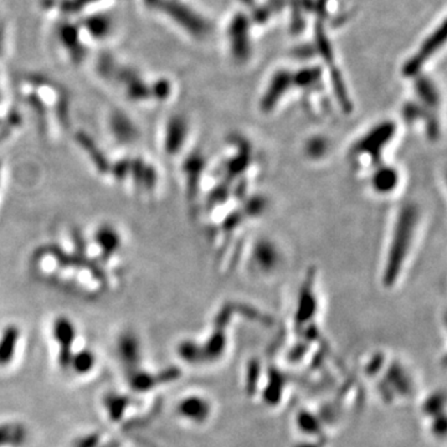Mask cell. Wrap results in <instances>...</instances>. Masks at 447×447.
<instances>
[{
	"mask_svg": "<svg viewBox=\"0 0 447 447\" xmlns=\"http://www.w3.org/2000/svg\"><path fill=\"white\" fill-rule=\"evenodd\" d=\"M419 222V208L416 205L407 204L400 208L383 268V282L385 286H394L400 278L404 265L413 250Z\"/></svg>",
	"mask_w": 447,
	"mask_h": 447,
	"instance_id": "obj_1",
	"label": "cell"
},
{
	"mask_svg": "<svg viewBox=\"0 0 447 447\" xmlns=\"http://www.w3.org/2000/svg\"><path fill=\"white\" fill-rule=\"evenodd\" d=\"M395 125L393 122H383L370 128L359 141L354 144L351 153L359 165H368L369 168H375L381 165L385 147L389 146L391 138L395 133Z\"/></svg>",
	"mask_w": 447,
	"mask_h": 447,
	"instance_id": "obj_2",
	"label": "cell"
},
{
	"mask_svg": "<svg viewBox=\"0 0 447 447\" xmlns=\"http://www.w3.org/2000/svg\"><path fill=\"white\" fill-rule=\"evenodd\" d=\"M54 337L59 343V364L63 369L70 368L71 359H73V344H74L76 331L74 324L66 317L57 318L54 323Z\"/></svg>",
	"mask_w": 447,
	"mask_h": 447,
	"instance_id": "obj_3",
	"label": "cell"
},
{
	"mask_svg": "<svg viewBox=\"0 0 447 447\" xmlns=\"http://www.w3.org/2000/svg\"><path fill=\"white\" fill-rule=\"evenodd\" d=\"M370 176V185L373 190L381 195L394 192L399 185V173L389 165H380L373 168Z\"/></svg>",
	"mask_w": 447,
	"mask_h": 447,
	"instance_id": "obj_4",
	"label": "cell"
},
{
	"mask_svg": "<svg viewBox=\"0 0 447 447\" xmlns=\"http://www.w3.org/2000/svg\"><path fill=\"white\" fill-rule=\"evenodd\" d=\"M187 135V123L184 119L179 117L172 119L165 130V151L169 154L178 153L185 142Z\"/></svg>",
	"mask_w": 447,
	"mask_h": 447,
	"instance_id": "obj_5",
	"label": "cell"
},
{
	"mask_svg": "<svg viewBox=\"0 0 447 447\" xmlns=\"http://www.w3.org/2000/svg\"><path fill=\"white\" fill-rule=\"evenodd\" d=\"M119 351L127 367L136 368L137 363L139 362V343L135 334L127 332L119 337Z\"/></svg>",
	"mask_w": 447,
	"mask_h": 447,
	"instance_id": "obj_6",
	"label": "cell"
},
{
	"mask_svg": "<svg viewBox=\"0 0 447 447\" xmlns=\"http://www.w3.org/2000/svg\"><path fill=\"white\" fill-rule=\"evenodd\" d=\"M20 332L15 326L6 327L0 337V367L8 365L12 362L13 357L17 351Z\"/></svg>",
	"mask_w": 447,
	"mask_h": 447,
	"instance_id": "obj_7",
	"label": "cell"
},
{
	"mask_svg": "<svg viewBox=\"0 0 447 447\" xmlns=\"http://www.w3.org/2000/svg\"><path fill=\"white\" fill-rule=\"evenodd\" d=\"M28 436V431L20 424L0 425V447L20 446Z\"/></svg>",
	"mask_w": 447,
	"mask_h": 447,
	"instance_id": "obj_8",
	"label": "cell"
},
{
	"mask_svg": "<svg viewBox=\"0 0 447 447\" xmlns=\"http://www.w3.org/2000/svg\"><path fill=\"white\" fill-rule=\"evenodd\" d=\"M98 248L103 250V255H112L121 246L119 234L111 227H100L95 236Z\"/></svg>",
	"mask_w": 447,
	"mask_h": 447,
	"instance_id": "obj_9",
	"label": "cell"
},
{
	"mask_svg": "<svg viewBox=\"0 0 447 447\" xmlns=\"http://www.w3.org/2000/svg\"><path fill=\"white\" fill-rule=\"evenodd\" d=\"M128 404H130V400L126 396L111 394L105 399V405L107 408L109 418L114 421L122 419V415L125 413Z\"/></svg>",
	"mask_w": 447,
	"mask_h": 447,
	"instance_id": "obj_10",
	"label": "cell"
},
{
	"mask_svg": "<svg viewBox=\"0 0 447 447\" xmlns=\"http://www.w3.org/2000/svg\"><path fill=\"white\" fill-rule=\"evenodd\" d=\"M95 356L91 351H81L73 356L70 368L74 369L77 374H86L95 365Z\"/></svg>",
	"mask_w": 447,
	"mask_h": 447,
	"instance_id": "obj_11",
	"label": "cell"
},
{
	"mask_svg": "<svg viewBox=\"0 0 447 447\" xmlns=\"http://www.w3.org/2000/svg\"><path fill=\"white\" fill-rule=\"evenodd\" d=\"M156 381H157V380L154 379V377L147 373L132 372V374H130V384L133 391H149V389L156 384Z\"/></svg>",
	"mask_w": 447,
	"mask_h": 447,
	"instance_id": "obj_12",
	"label": "cell"
},
{
	"mask_svg": "<svg viewBox=\"0 0 447 447\" xmlns=\"http://www.w3.org/2000/svg\"><path fill=\"white\" fill-rule=\"evenodd\" d=\"M112 132L114 136L119 138V141L130 142L136 137V130L130 127V123L123 119H114L112 123Z\"/></svg>",
	"mask_w": 447,
	"mask_h": 447,
	"instance_id": "obj_13",
	"label": "cell"
},
{
	"mask_svg": "<svg viewBox=\"0 0 447 447\" xmlns=\"http://www.w3.org/2000/svg\"><path fill=\"white\" fill-rule=\"evenodd\" d=\"M77 141H79V143H81L82 146H84V148H86V152L87 153L91 154L92 157H93V162H95V165L100 168V172H106L107 170V165H106V160H105V158H103V153L100 152H96L95 149V146L92 144V142H91V139H89L87 137H84L82 135H79V137H77Z\"/></svg>",
	"mask_w": 447,
	"mask_h": 447,
	"instance_id": "obj_14",
	"label": "cell"
},
{
	"mask_svg": "<svg viewBox=\"0 0 447 447\" xmlns=\"http://www.w3.org/2000/svg\"><path fill=\"white\" fill-rule=\"evenodd\" d=\"M98 442H100L98 435L85 436L84 439L77 441L75 447H96Z\"/></svg>",
	"mask_w": 447,
	"mask_h": 447,
	"instance_id": "obj_15",
	"label": "cell"
}]
</instances>
